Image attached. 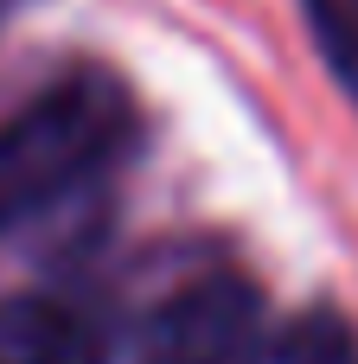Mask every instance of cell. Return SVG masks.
Wrapping results in <instances>:
<instances>
[{
  "mask_svg": "<svg viewBox=\"0 0 358 364\" xmlns=\"http://www.w3.org/2000/svg\"><path fill=\"white\" fill-rule=\"evenodd\" d=\"M128 141V102L102 77H64L0 128V237L96 179Z\"/></svg>",
  "mask_w": 358,
  "mask_h": 364,
  "instance_id": "1",
  "label": "cell"
},
{
  "mask_svg": "<svg viewBox=\"0 0 358 364\" xmlns=\"http://www.w3.org/2000/svg\"><path fill=\"white\" fill-rule=\"evenodd\" d=\"M263 339V301L243 275H205L160 301L135 364H250Z\"/></svg>",
  "mask_w": 358,
  "mask_h": 364,
  "instance_id": "2",
  "label": "cell"
},
{
  "mask_svg": "<svg viewBox=\"0 0 358 364\" xmlns=\"http://www.w3.org/2000/svg\"><path fill=\"white\" fill-rule=\"evenodd\" d=\"M70 314L58 301H38V294H19V301H0V364H32L64 326Z\"/></svg>",
  "mask_w": 358,
  "mask_h": 364,
  "instance_id": "3",
  "label": "cell"
},
{
  "mask_svg": "<svg viewBox=\"0 0 358 364\" xmlns=\"http://www.w3.org/2000/svg\"><path fill=\"white\" fill-rule=\"evenodd\" d=\"M307 32H314L327 70L346 83V96H358V6L352 0H307Z\"/></svg>",
  "mask_w": 358,
  "mask_h": 364,
  "instance_id": "4",
  "label": "cell"
},
{
  "mask_svg": "<svg viewBox=\"0 0 358 364\" xmlns=\"http://www.w3.org/2000/svg\"><path fill=\"white\" fill-rule=\"evenodd\" d=\"M32 364H109V346H102V333H96V326H83V320L70 314V320L58 326V339H51Z\"/></svg>",
  "mask_w": 358,
  "mask_h": 364,
  "instance_id": "5",
  "label": "cell"
}]
</instances>
